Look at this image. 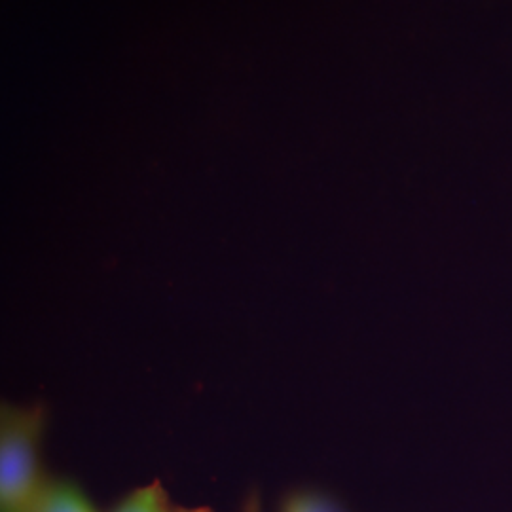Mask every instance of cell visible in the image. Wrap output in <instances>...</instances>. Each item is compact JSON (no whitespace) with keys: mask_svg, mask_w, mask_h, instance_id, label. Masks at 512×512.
<instances>
[{"mask_svg":"<svg viewBox=\"0 0 512 512\" xmlns=\"http://www.w3.org/2000/svg\"><path fill=\"white\" fill-rule=\"evenodd\" d=\"M46 410L38 403L0 406V512H31L48 484L42 471Z\"/></svg>","mask_w":512,"mask_h":512,"instance_id":"6da1fadb","label":"cell"},{"mask_svg":"<svg viewBox=\"0 0 512 512\" xmlns=\"http://www.w3.org/2000/svg\"><path fill=\"white\" fill-rule=\"evenodd\" d=\"M31 512H97L90 497L69 480H48Z\"/></svg>","mask_w":512,"mask_h":512,"instance_id":"7a4b0ae2","label":"cell"},{"mask_svg":"<svg viewBox=\"0 0 512 512\" xmlns=\"http://www.w3.org/2000/svg\"><path fill=\"white\" fill-rule=\"evenodd\" d=\"M112 512H177L171 509L169 497L160 482L139 486L126 495Z\"/></svg>","mask_w":512,"mask_h":512,"instance_id":"3957f363","label":"cell"},{"mask_svg":"<svg viewBox=\"0 0 512 512\" xmlns=\"http://www.w3.org/2000/svg\"><path fill=\"white\" fill-rule=\"evenodd\" d=\"M279 512H344V509L323 492L298 490L283 499Z\"/></svg>","mask_w":512,"mask_h":512,"instance_id":"277c9868","label":"cell"},{"mask_svg":"<svg viewBox=\"0 0 512 512\" xmlns=\"http://www.w3.org/2000/svg\"><path fill=\"white\" fill-rule=\"evenodd\" d=\"M177 512H211L207 507H196V509H181V511Z\"/></svg>","mask_w":512,"mask_h":512,"instance_id":"5b68a950","label":"cell"},{"mask_svg":"<svg viewBox=\"0 0 512 512\" xmlns=\"http://www.w3.org/2000/svg\"><path fill=\"white\" fill-rule=\"evenodd\" d=\"M247 512H255V507H249V509H247Z\"/></svg>","mask_w":512,"mask_h":512,"instance_id":"8992f818","label":"cell"}]
</instances>
